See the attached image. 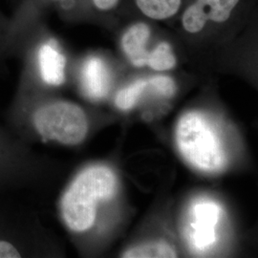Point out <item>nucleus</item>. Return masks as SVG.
I'll list each match as a JSON object with an SVG mask.
<instances>
[{"label": "nucleus", "instance_id": "423d86ee", "mask_svg": "<svg viewBox=\"0 0 258 258\" xmlns=\"http://www.w3.org/2000/svg\"><path fill=\"white\" fill-rule=\"evenodd\" d=\"M82 84L85 95L92 100L104 98L110 88V74L104 61L92 56L83 65Z\"/></svg>", "mask_w": 258, "mask_h": 258}, {"label": "nucleus", "instance_id": "6e6552de", "mask_svg": "<svg viewBox=\"0 0 258 258\" xmlns=\"http://www.w3.org/2000/svg\"><path fill=\"white\" fill-rule=\"evenodd\" d=\"M150 37V29L145 23H136L129 28L121 38V47L131 63L142 67L148 63L149 52L147 43Z\"/></svg>", "mask_w": 258, "mask_h": 258}, {"label": "nucleus", "instance_id": "0eeeda50", "mask_svg": "<svg viewBox=\"0 0 258 258\" xmlns=\"http://www.w3.org/2000/svg\"><path fill=\"white\" fill-rule=\"evenodd\" d=\"M37 60L39 74L44 83L53 86L64 83L66 59L55 44L45 43L40 47Z\"/></svg>", "mask_w": 258, "mask_h": 258}, {"label": "nucleus", "instance_id": "9b49d317", "mask_svg": "<svg viewBox=\"0 0 258 258\" xmlns=\"http://www.w3.org/2000/svg\"><path fill=\"white\" fill-rule=\"evenodd\" d=\"M176 64V57L171 47L166 42H161L149 53L148 63L150 68L156 71H166L173 68Z\"/></svg>", "mask_w": 258, "mask_h": 258}, {"label": "nucleus", "instance_id": "f8f14e48", "mask_svg": "<svg viewBox=\"0 0 258 258\" xmlns=\"http://www.w3.org/2000/svg\"><path fill=\"white\" fill-rule=\"evenodd\" d=\"M148 85V81L138 80L127 87L121 89L116 96V105L121 110H128L132 108L138 102L141 95Z\"/></svg>", "mask_w": 258, "mask_h": 258}, {"label": "nucleus", "instance_id": "2eb2a0df", "mask_svg": "<svg viewBox=\"0 0 258 258\" xmlns=\"http://www.w3.org/2000/svg\"><path fill=\"white\" fill-rule=\"evenodd\" d=\"M118 0H93L94 5L101 11H108L112 9L116 4Z\"/></svg>", "mask_w": 258, "mask_h": 258}, {"label": "nucleus", "instance_id": "1a4fd4ad", "mask_svg": "<svg viewBox=\"0 0 258 258\" xmlns=\"http://www.w3.org/2000/svg\"><path fill=\"white\" fill-rule=\"evenodd\" d=\"M141 12L154 20H164L173 17L180 9L182 0H136Z\"/></svg>", "mask_w": 258, "mask_h": 258}, {"label": "nucleus", "instance_id": "9d476101", "mask_svg": "<svg viewBox=\"0 0 258 258\" xmlns=\"http://www.w3.org/2000/svg\"><path fill=\"white\" fill-rule=\"evenodd\" d=\"M175 249L165 242H151L136 246L123 252L125 258H172L176 257Z\"/></svg>", "mask_w": 258, "mask_h": 258}, {"label": "nucleus", "instance_id": "20e7f679", "mask_svg": "<svg viewBox=\"0 0 258 258\" xmlns=\"http://www.w3.org/2000/svg\"><path fill=\"white\" fill-rule=\"evenodd\" d=\"M240 0H196L182 17V26L189 34L203 31L209 22L221 24L228 21Z\"/></svg>", "mask_w": 258, "mask_h": 258}, {"label": "nucleus", "instance_id": "4468645a", "mask_svg": "<svg viewBox=\"0 0 258 258\" xmlns=\"http://www.w3.org/2000/svg\"><path fill=\"white\" fill-rule=\"evenodd\" d=\"M23 252L19 246L10 240L0 238V258L21 257Z\"/></svg>", "mask_w": 258, "mask_h": 258}, {"label": "nucleus", "instance_id": "f257e3e1", "mask_svg": "<svg viewBox=\"0 0 258 258\" xmlns=\"http://www.w3.org/2000/svg\"><path fill=\"white\" fill-rule=\"evenodd\" d=\"M117 180L110 168L93 166L80 172L69 184L60 200V214L70 231H88L95 223L100 201L111 199Z\"/></svg>", "mask_w": 258, "mask_h": 258}, {"label": "nucleus", "instance_id": "39448f33", "mask_svg": "<svg viewBox=\"0 0 258 258\" xmlns=\"http://www.w3.org/2000/svg\"><path fill=\"white\" fill-rule=\"evenodd\" d=\"M220 213V206L213 201L201 200L194 204L190 211L192 221L190 222L189 242L196 250L205 251L215 244L217 240L216 226Z\"/></svg>", "mask_w": 258, "mask_h": 258}, {"label": "nucleus", "instance_id": "7ed1b4c3", "mask_svg": "<svg viewBox=\"0 0 258 258\" xmlns=\"http://www.w3.org/2000/svg\"><path fill=\"white\" fill-rule=\"evenodd\" d=\"M32 122L44 141L65 146L81 144L88 132V120L84 111L68 102H49L34 112Z\"/></svg>", "mask_w": 258, "mask_h": 258}, {"label": "nucleus", "instance_id": "ddd939ff", "mask_svg": "<svg viewBox=\"0 0 258 258\" xmlns=\"http://www.w3.org/2000/svg\"><path fill=\"white\" fill-rule=\"evenodd\" d=\"M152 88L160 95L169 98L172 97L176 92V84L173 80L166 76H156L153 77L148 82Z\"/></svg>", "mask_w": 258, "mask_h": 258}, {"label": "nucleus", "instance_id": "f03ea898", "mask_svg": "<svg viewBox=\"0 0 258 258\" xmlns=\"http://www.w3.org/2000/svg\"><path fill=\"white\" fill-rule=\"evenodd\" d=\"M176 143L184 160L202 171L217 172L228 163L216 132L201 113L189 112L179 120Z\"/></svg>", "mask_w": 258, "mask_h": 258}]
</instances>
